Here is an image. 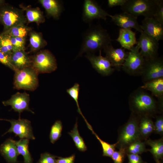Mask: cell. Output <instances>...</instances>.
<instances>
[{"mask_svg": "<svg viewBox=\"0 0 163 163\" xmlns=\"http://www.w3.org/2000/svg\"><path fill=\"white\" fill-rule=\"evenodd\" d=\"M112 40L107 30L99 25H90L83 35L78 56L84 53H94L111 44Z\"/></svg>", "mask_w": 163, "mask_h": 163, "instance_id": "6da1fadb", "label": "cell"}, {"mask_svg": "<svg viewBox=\"0 0 163 163\" xmlns=\"http://www.w3.org/2000/svg\"><path fill=\"white\" fill-rule=\"evenodd\" d=\"M129 104L133 113L140 117H150L157 110V103L154 98L142 90L136 91L131 95Z\"/></svg>", "mask_w": 163, "mask_h": 163, "instance_id": "7a4b0ae2", "label": "cell"}, {"mask_svg": "<svg viewBox=\"0 0 163 163\" xmlns=\"http://www.w3.org/2000/svg\"><path fill=\"white\" fill-rule=\"evenodd\" d=\"M159 0H127L121 6L124 12L129 13L137 18L139 16L145 18L153 17Z\"/></svg>", "mask_w": 163, "mask_h": 163, "instance_id": "3957f363", "label": "cell"}, {"mask_svg": "<svg viewBox=\"0 0 163 163\" xmlns=\"http://www.w3.org/2000/svg\"><path fill=\"white\" fill-rule=\"evenodd\" d=\"M138 117L133 113L128 122L121 128L119 133L116 146L119 148H126L135 142L140 140Z\"/></svg>", "mask_w": 163, "mask_h": 163, "instance_id": "277c9868", "label": "cell"}, {"mask_svg": "<svg viewBox=\"0 0 163 163\" xmlns=\"http://www.w3.org/2000/svg\"><path fill=\"white\" fill-rule=\"evenodd\" d=\"M24 11L8 4L0 5V23L4 27L3 31L20 24H25L27 22Z\"/></svg>", "mask_w": 163, "mask_h": 163, "instance_id": "5b68a950", "label": "cell"}, {"mask_svg": "<svg viewBox=\"0 0 163 163\" xmlns=\"http://www.w3.org/2000/svg\"><path fill=\"white\" fill-rule=\"evenodd\" d=\"M14 71V88L31 91L37 88L38 83L37 73L31 66Z\"/></svg>", "mask_w": 163, "mask_h": 163, "instance_id": "8992f818", "label": "cell"}, {"mask_svg": "<svg viewBox=\"0 0 163 163\" xmlns=\"http://www.w3.org/2000/svg\"><path fill=\"white\" fill-rule=\"evenodd\" d=\"M32 67L37 73H49L57 68L56 59L49 50H40L31 59Z\"/></svg>", "mask_w": 163, "mask_h": 163, "instance_id": "52a82bcc", "label": "cell"}, {"mask_svg": "<svg viewBox=\"0 0 163 163\" xmlns=\"http://www.w3.org/2000/svg\"><path fill=\"white\" fill-rule=\"evenodd\" d=\"M137 44L133 47L122 66L123 70L128 74L141 75L145 60L140 53Z\"/></svg>", "mask_w": 163, "mask_h": 163, "instance_id": "ba28073f", "label": "cell"}, {"mask_svg": "<svg viewBox=\"0 0 163 163\" xmlns=\"http://www.w3.org/2000/svg\"><path fill=\"white\" fill-rule=\"evenodd\" d=\"M145 60L141 74L144 83L163 78V60L162 57L158 56Z\"/></svg>", "mask_w": 163, "mask_h": 163, "instance_id": "9c48e42d", "label": "cell"}, {"mask_svg": "<svg viewBox=\"0 0 163 163\" xmlns=\"http://www.w3.org/2000/svg\"><path fill=\"white\" fill-rule=\"evenodd\" d=\"M137 44L141 50L140 53L145 60L158 56L159 41L143 32L141 33Z\"/></svg>", "mask_w": 163, "mask_h": 163, "instance_id": "30bf717a", "label": "cell"}, {"mask_svg": "<svg viewBox=\"0 0 163 163\" xmlns=\"http://www.w3.org/2000/svg\"><path fill=\"white\" fill-rule=\"evenodd\" d=\"M9 122L11 124V127L8 131L3 136L7 133H13L15 136H18L21 139H26L34 140L32 129L30 121L26 119H21L20 117L18 120H5Z\"/></svg>", "mask_w": 163, "mask_h": 163, "instance_id": "8fae6325", "label": "cell"}, {"mask_svg": "<svg viewBox=\"0 0 163 163\" xmlns=\"http://www.w3.org/2000/svg\"><path fill=\"white\" fill-rule=\"evenodd\" d=\"M110 15L96 2L92 0L84 1L82 14L83 19L84 21L89 22L95 19L106 20L107 17Z\"/></svg>", "mask_w": 163, "mask_h": 163, "instance_id": "7c38bea8", "label": "cell"}, {"mask_svg": "<svg viewBox=\"0 0 163 163\" xmlns=\"http://www.w3.org/2000/svg\"><path fill=\"white\" fill-rule=\"evenodd\" d=\"M85 57L90 61L93 68L99 74L104 76L111 74L114 71L109 60L101 55V51L97 56L91 53H88Z\"/></svg>", "mask_w": 163, "mask_h": 163, "instance_id": "4fadbf2b", "label": "cell"}, {"mask_svg": "<svg viewBox=\"0 0 163 163\" xmlns=\"http://www.w3.org/2000/svg\"><path fill=\"white\" fill-rule=\"evenodd\" d=\"M112 21L117 26L122 28H133L140 33L143 32L141 25L139 24L137 18L126 12L110 15Z\"/></svg>", "mask_w": 163, "mask_h": 163, "instance_id": "5bb4252c", "label": "cell"}, {"mask_svg": "<svg viewBox=\"0 0 163 163\" xmlns=\"http://www.w3.org/2000/svg\"><path fill=\"white\" fill-rule=\"evenodd\" d=\"M29 94L26 92H17L12 95L9 99L3 101L2 104L5 106H11L12 109L19 113L20 114L24 110L29 111L34 113V112L29 107Z\"/></svg>", "mask_w": 163, "mask_h": 163, "instance_id": "9a60e30c", "label": "cell"}, {"mask_svg": "<svg viewBox=\"0 0 163 163\" xmlns=\"http://www.w3.org/2000/svg\"><path fill=\"white\" fill-rule=\"evenodd\" d=\"M105 57L110 62L114 69L118 71L122 68L124 61L128 55L129 52L122 48H114L111 44L104 49Z\"/></svg>", "mask_w": 163, "mask_h": 163, "instance_id": "2e32d148", "label": "cell"}, {"mask_svg": "<svg viewBox=\"0 0 163 163\" xmlns=\"http://www.w3.org/2000/svg\"><path fill=\"white\" fill-rule=\"evenodd\" d=\"M141 26L144 32L158 41L163 40V25L153 17L145 18Z\"/></svg>", "mask_w": 163, "mask_h": 163, "instance_id": "e0dca14e", "label": "cell"}, {"mask_svg": "<svg viewBox=\"0 0 163 163\" xmlns=\"http://www.w3.org/2000/svg\"><path fill=\"white\" fill-rule=\"evenodd\" d=\"M0 153L8 163H17L19 155L14 140L6 139L0 146Z\"/></svg>", "mask_w": 163, "mask_h": 163, "instance_id": "ac0fdd59", "label": "cell"}, {"mask_svg": "<svg viewBox=\"0 0 163 163\" xmlns=\"http://www.w3.org/2000/svg\"><path fill=\"white\" fill-rule=\"evenodd\" d=\"M116 40L120 43L122 48L129 50L137 43L136 33L130 28H120L118 37Z\"/></svg>", "mask_w": 163, "mask_h": 163, "instance_id": "d6986e66", "label": "cell"}, {"mask_svg": "<svg viewBox=\"0 0 163 163\" xmlns=\"http://www.w3.org/2000/svg\"><path fill=\"white\" fill-rule=\"evenodd\" d=\"M10 59L15 69L21 70L31 66V59L24 50L13 52L10 56Z\"/></svg>", "mask_w": 163, "mask_h": 163, "instance_id": "ffe728a7", "label": "cell"}, {"mask_svg": "<svg viewBox=\"0 0 163 163\" xmlns=\"http://www.w3.org/2000/svg\"><path fill=\"white\" fill-rule=\"evenodd\" d=\"M141 88L151 91L153 95L158 99L159 103L163 105V78L144 83Z\"/></svg>", "mask_w": 163, "mask_h": 163, "instance_id": "44dd1931", "label": "cell"}, {"mask_svg": "<svg viewBox=\"0 0 163 163\" xmlns=\"http://www.w3.org/2000/svg\"><path fill=\"white\" fill-rule=\"evenodd\" d=\"M20 6L25 12L27 23L35 22L39 25L45 21L43 12L39 8H32L30 5L25 6L21 5Z\"/></svg>", "mask_w": 163, "mask_h": 163, "instance_id": "7402d4cb", "label": "cell"}, {"mask_svg": "<svg viewBox=\"0 0 163 163\" xmlns=\"http://www.w3.org/2000/svg\"><path fill=\"white\" fill-rule=\"evenodd\" d=\"M39 2L45 9L49 16L57 19L62 11V7L59 2L56 0H39Z\"/></svg>", "mask_w": 163, "mask_h": 163, "instance_id": "603a6c76", "label": "cell"}, {"mask_svg": "<svg viewBox=\"0 0 163 163\" xmlns=\"http://www.w3.org/2000/svg\"><path fill=\"white\" fill-rule=\"evenodd\" d=\"M145 143L151 147L149 151L152 155L156 163L161 162L160 160L163 156V139L155 140L149 139L146 141Z\"/></svg>", "mask_w": 163, "mask_h": 163, "instance_id": "cb8c5ba5", "label": "cell"}, {"mask_svg": "<svg viewBox=\"0 0 163 163\" xmlns=\"http://www.w3.org/2000/svg\"><path fill=\"white\" fill-rule=\"evenodd\" d=\"M139 131L141 137L147 138L154 131V123L150 117H141Z\"/></svg>", "mask_w": 163, "mask_h": 163, "instance_id": "d4e9b609", "label": "cell"}, {"mask_svg": "<svg viewBox=\"0 0 163 163\" xmlns=\"http://www.w3.org/2000/svg\"><path fill=\"white\" fill-rule=\"evenodd\" d=\"M19 155L24 158V163H33V159L29 152L28 147L29 140L21 139L18 141L14 140Z\"/></svg>", "mask_w": 163, "mask_h": 163, "instance_id": "484cf974", "label": "cell"}, {"mask_svg": "<svg viewBox=\"0 0 163 163\" xmlns=\"http://www.w3.org/2000/svg\"><path fill=\"white\" fill-rule=\"evenodd\" d=\"M29 36L30 46L32 51H38L47 44L41 33L31 31L29 33Z\"/></svg>", "mask_w": 163, "mask_h": 163, "instance_id": "4316f807", "label": "cell"}, {"mask_svg": "<svg viewBox=\"0 0 163 163\" xmlns=\"http://www.w3.org/2000/svg\"><path fill=\"white\" fill-rule=\"evenodd\" d=\"M31 31L30 27L22 24L12 27L2 33L10 37L26 38L28 33Z\"/></svg>", "mask_w": 163, "mask_h": 163, "instance_id": "83f0119b", "label": "cell"}, {"mask_svg": "<svg viewBox=\"0 0 163 163\" xmlns=\"http://www.w3.org/2000/svg\"><path fill=\"white\" fill-rule=\"evenodd\" d=\"M77 120L73 129L68 133L72 138L78 149L81 152H85L87 149V146L83 138L80 135L78 128Z\"/></svg>", "mask_w": 163, "mask_h": 163, "instance_id": "f1b7e54d", "label": "cell"}, {"mask_svg": "<svg viewBox=\"0 0 163 163\" xmlns=\"http://www.w3.org/2000/svg\"><path fill=\"white\" fill-rule=\"evenodd\" d=\"M0 52L10 56L13 53L10 37L2 33L0 34Z\"/></svg>", "mask_w": 163, "mask_h": 163, "instance_id": "f546056e", "label": "cell"}, {"mask_svg": "<svg viewBox=\"0 0 163 163\" xmlns=\"http://www.w3.org/2000/svg\"><path fill=\"white\" fill-rule=\"evenodd\" d=\"M62 129V122L59 120H56L52 126L49 137L52 143H54L61 137Z\"/></svg>", "mask_w": 163, "mask_h": 163, "instance_id": "4dcf8cb0", "label": "cell"}, {"mask_svg": "<svg viewBox=\"0 0 163 163\" xmlns=\"http://www.w3.org/2000/svg\"><path fill=\"white\" fill-rule=\"evenodd\" d=\"M127 154L139 155L146 152L145 143L137 140L129 145L126 149Z\"/></svg>", "mask_w": 163, "mask_h": 163, "instance_id": "1f68e13d", "label": "cell"}, {"mask_svg": "<svg viewBox=\"0 0 163 163\" xmlns=\"http://www.w3.org/2000/svg\"><path fill=\"white\" fill-rule=\"evenodd\" d=\"M79 89L80 86L79 84L77 83H76L72 87L67 89L66 92L75 101L78 108L77 111L82 116L86 124H88L89 123L87 122L82 114L79 105L78 98Z\"/></svg>", "mask_w": 163, "mask_h": 163, "instance_id": "d6a6232c", "label": "cell"}, {"mask_svg": "<svg viewBox=\"0 0 163 163\" xmlns=\"http://www.w3.org/2000/svg\"><path fill=\"white\" fill-rule=\"evenodd\" d=\"M91 132L101 144L103 149V155L104 156L111 157L113 153L115 151L117 143H115L113 144H110L101 139L93 130Z\"/></svg>", "mask_w": 163, "mask_h": 163, "instance_id": "836d02e7", "label": "cell"}, {"mask_svg": "<svg viewBox=\"0 0 163 163\" xmlns=\"http://www.w3.org/2000/svg\"><path fill=\"white\" fill-rule=\"evenodd\" d=\"M10 37L12 44L13 52L21 50L25 51L26 38Z\"/></svg>", "mask_w": 163, "mask_h": 163, "instance_id": "e575fe53", "label": "cell"}, {"mask_svg": "<svg viewBox=\"0 0 163 163\" xmlns=\"http://www.w3.org/2000/svg\"><path fill=\"white\" fill-rule=\"evenodd\" d=\"M126 153L125 149L120 148L119 151H115L111 157L114 163H123Z\"/></svg>", "mask_w": 163, "mask_h": 163, "instance_id": "d590c367", "label": "cell"}, {"mask_svg": "<svg viewBox=\"0 0 163 163\" xmlns=\"http://www.w3.org/2000/svg\"><path fill=\"white\" fill-rule=\"evenodd\" d=\"M153 18L163 25V0H159Z\"/></svg>", "mask_w": 163, "mask_h": 163, "instance_id": "8d00e7d4", "label": "cell"}, {"mask_svg": "<svg viewBox=\"0 0 163 163\" xmlns=\"http://www.w3.org/2000/svg\"><path fill=\"white\" fill-rule=\"evenodd\" d=\"M57 156L48 152L41 154L40 157L37 163H56Z\"/></svg>", "mask_w": 163, "mask_h": 163, "instance_id": "74e56055", "label": "cell"}, {"mask_svg": "<svg viewBox=\"0 0 163 163\" xmlns=\"http://www.w3.org/2000/svg\"><path fill=\"white\" fill-rule=\"evenodd\" d=\"M155 132L161 135L163 133V117L162 116L157 117L156 121L154 123Z\"/></svg>", "mask_w": 163, "mask_h": 163, "instance_id": "f35d334b", "label": "cell"}, {"mask_svg": "<svg viewBox=\"0 0 163 163\" xmlns=\"http://www.w3.org/2000/svg\"><path fill=\"white\" fill-rule=\"evenodd\" d=\"M0 62L14 71L15 68L12 64L10 56L0 52Z\"/></svg>", "mask_w": 163, "mask_h": 163, "instance_id": "ab89813d", "label": "cell"}, {"mask_svg": "<svg viewBox=\"0 0 163 163\" xmlns=\"http://www.w3.org/2000/svg\"><path fill=\"white\" fill-rule=\"evenodd\" d=\"M128 159V163H147L144 161L139 155L127 153Z\"/></svg>", "mask_w": 163, "mask_h": 163, "instance_id": "60d3db41", "label": "cell"}, {"mask_svg": "<svg viewBox=\"0 0 163 163\" xmlns=\"http://www.w3.org/2000/svg\"><path fill=\"white\" fill-rule=\"evenodd\" d=\"M75 155L74 154L67 157H57L56 163H74Z\"/></svg>", "mask_w": 163, "mask_h": 163, "instance_id": "b9f144b4", "label": "cell"}, {"mask_svg": "<svg viewBox=\"0 0 163 163\" xmlns=\"http://www.w3.org/2000/svg\"><path fill=\"white\" fill-rule=\"evenodd\" d=\"M127 0H108L107 5L109 7L112 8L117 6H122L126 2Z\"/></svg>", "mask_w": 163, "mask_h": 163, "instance_id": "7bdbcfd3", "label": "cell"}, {"mask_svg": "<svg viewBox=\"0 0 163 163\" xmlns=\"http://www.w3.org/2000/svg\"><path fill=\"white\" fill-rule=\"evenodd\" d=\"M5 3V1L3 0H0V5Z\"/></svg>", "mask_w": 163, "mask_h": 163, "instance_id": "ee69618b", "label": "cell"}, {"mask_svg": "<svg viewBox=\"0 0 163 163\" xmlns=\"http://www.w3.org/2000/svg\"><path fill=\"white\" fill-rule=\"evenodd\" d=\"M4 120V119H0V120Z\"/></svg>", "mask_w": 163, "mask_h": 163, "instance_id": "f6af8a7d", "label": "cell"}, {"mask_svg": "<svg viewBox=\"0 0 163 163\" xmlns=\"http://www.w3.org/2000/svg\"><path fill=\"white\" fill-rule=\"evenodd\" d=\"M161 163V162H160V163Z\"/></svg>", "mask_w": 163, "mask_h": 163, "instance_id": "bcb514c9", "label": "cell"}]
</instances>
